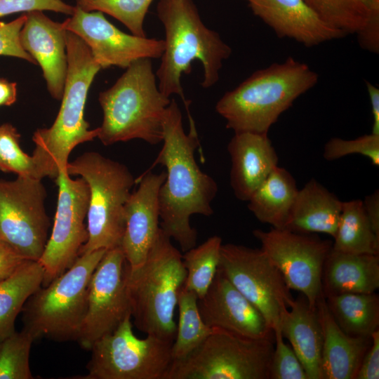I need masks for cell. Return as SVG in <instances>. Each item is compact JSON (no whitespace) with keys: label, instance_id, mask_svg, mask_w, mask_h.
<instances>
[{"label":"cell","instance_id":"obj_1","mask_svg":"<svg viewBox=\"0 0 379 379\" xmlns=\"http://www.w3.org/2000/svg\"><path fill=\"white\" fill-rule=\"evenodd\" d=\"M163 147L153 165L166 168V180L159 193L161 229L173 239L185 253L196 246L197 232L190 225L194 214L210 216L211 204L218 191L215 180L203 172L194 158L199 147L196 126L188 133L182 126L181 110L175 99L164 119Z\"/></svg>","mask_w":379,"mask_h":379},{"label":"cell","instance_id":"obj_2","mask_svg":"<svg viewBox=\"0 0 379 379\" xmlns=\"http://www.w3.org/2000/svg\"><path fill=\"white\" fill-rule=\"evenodd\" d=\"M157 12L165 29V48L155 73L158 87L166 97L178 95L192 119L190 101L181 85L182 74H190L192 61L199 60L204 68L202 87L213 86L232 48L218 32L204 24L192 0H159Z\"/></svg>","mask_w":379,"mask_h":379},{"label":"cell","instance_id":"obj_3","mask_svg":"<svg viewBox=\"0 0 379 379\" xmlns=\"http://www.w3.org/2000/svg\"><path fill=\"white\" fill-rule=\"evenodd\" d=\"M319 76L292 57L254 72L215 105L234 133L268 134L270 127L301 95L314 87Z\"/></svg>","mask_w":379,"mask_h":379},{"label":"cell","instance_id":"obj_4","mask_svg":"<svg viewBox=\"0 0 379 379\" xmlns=\"http://www.w3.org/2000/svg\"><path fill=\"white\" fill-rule=\"evenodd\" d=\"M66 46L68 67L59 112L51 127L37 129L32 137V156L44 177L54 179L66 169L72 149L98 134V127L90 129L84 115L88 91L102 68L84 41L67 30Z\"/></svg>","mask_w":379,"mask_h":379},{"label":"cell","instance_id":"obj_5","mask_svg":"<svg viewBox=\"0 0 379 379\" xmlns=\"http://www.w3.org/2000/svg\"><path fill=\"white\" fill-rule=\"evenodd\" d=\"M109 88L100 93L103 119L97 138L104 145L140 139L163 141L164 119L171 102L159 90L151 59L132 62Z\"/></svg>","mask_w":379,"mask_h":379},{"label":"cell","instance_id":"obj_6","mask_svg":"<svg viewBox=\"0 0 379 379\" xmlns=\"http://www.w3.org/2000/svg\"><path fill=\"white\" fill-rule=\"evenodd\" d=\"M171 240L159 227L143 263L131 267L127 262L126 282L135 327L147 335L173 342L175 309L187 271L182 255Z\"/></svg>","mask_w":379,"mask_h":379},{"label":"cell","instance_id":"obj_7","mask_svg":"<svg viewBox=\"0 0 379 379\" xmlns=\"http://www.w3.org/2000/svg\"><path fill=\"white\" fill-rule=\"evenodd\" d=\"M69 175H79L88 184V237L80 254L120 247L126 221L125 205L136 179L124 164L96 152H87L68 162Z\"/></svg>","mask_w":379,"mask_h":379},{"label":"cell","instance_id":"obj_8","mask_svg":"<svg viewBox=\"0 0 379 379\" xmlns=\"http://www.w3.org/2000/svg\"><path fill=\"white\" fill-rule=\"evenodd\" d=\"M107 249L81 254L74 264L26 301L24 328L35 340H77L87 308L90 279Z\"/></svg>","mask_w":379,"mask_h":379},{"label":"cell","instance_id":"obj_9","mask_svg":"<svg viewBox=\"0 0 379 379\" xmlns=\"http://www.w3.org/2000/svg\"><path fill=\"white\" fill-rule=\"evenodd\" d=\"M274 339H254L214 328L166 379H270Z\"/></svg>","mask_w":379,"mask_h":379},{"label":"cell","instance_id":"obj_10","mask_svg":"<svg viewBox=\"0 0 379 379\" xmlns=\"http://www.w3.org/2000/svg\"><path fill=\"white\" fill-rule=\"evenodd\" d=\"M128 316L91 348L88 373L80 379H166L173 362V342L147 335L138 338Z\"/></svg>","mask_w":379,"mask_h":379},{"label":"cell","instance_id":"obj_11","mask_svg":"<svg viewBox=\"0 0 379 379\" xmlns=\"http://www.w3.org/2000/svg\"><path fill=\"white\" fill-rule=\"evenodd\" d=\"M218 270L259 310L273 331L294 298L284 277L261 249L222 244Z\"/></svg>","mask_w":379,"mask_h":379},{"label":"cell","instance_id":"obj_12","mask_svg":"<svg viewBox=\"0 0 379 379\" xmlns=\"http://www.w3.org/2000/svg\"><path fill=\"white\" fill-rule=\"evenodd\" d=\"M46 197L42 180L0 179V239L29 260L40 259L49 237Z\"/></svg>","mask_w":379,"mask_h":379},{"label":"cell","instance_id":"obj_13","mask_svg":"<svg viewBox=\"0 0 379 379\" xmlns=\"http://www.w3.org/2000/svg\"><path fill=\"white\" fill-rule=\"evenodd\" d=\"M66 169L55 179L58 187L53 227L38 260L44 272L41 286L64 273L76 261L88 237L87 218L89 188L80 177L72 179Z\"/></svg>","mask_w":379,"mask_h":379},{"label":"cell","instance_id":"obj_14","mask_svg":"<svg viewBox=\"0 0 379 379\" xmlns=\"http://www.w3.org/2000/svg\"><path fill=\"white\" fill-rule=\"evenodd\" d=\"M253 234L281 272L288 287L300 292L309 305L315 307L322 293L323 268L333 242L286 229H256Z\"/></svg>","mask_w":379,"mask_h":379},{"label":"cell","instance_id":"obj_15","mask_svg":"<svg viewBox=\"0 0 379 379\" xmlns=\"http://www.w3.org/2000/svg\"><path fill=\"white\" fill-rule=\"evenodd\" d=\"M127 261L120 247L107 250L88 285L87 308L77 340L90 350L131 316L126 282Z\"/></svg>","mask_w":379,"mask_h":379},{"label":"cell","instance_id":"obj_16","mask_svg":"<svg viewBox=\"0 0 379 379\" xmlns=\"http://www.w3.org/2000/svg\"><path fill=\"white\" fill-rule=\"evenodd\" d=\"M62 24L84 41L102 69L127 68L139 59L161 58L164 51V39L124 33L100 11L88 12L76 6L74 13Z\"/></svg>","mask_w":379,"mask_h":379},{"label":"cell","instance_id":"obj_17","mask_svg":"<svg viewBox=\"0 0 379 379\" xmlns=\"http://www.w3.org/2000/svg\"><path fill=\"white\" fill-rule=\"evenodd\" d=\"M199 313L206 324L254 339H274L259 310L218 269L204 296L198 299Z\"/></svg>","mask_w":379,"mask_h":379},{"label":"cell","instance_id":"obj_18","mask_svg":"<svg viewBox=\"0 0 379 379\" xmlns=\"http://www.w3.org/2000/svg\"><path fill=\"white\" fill-rule=\"evenodd\" d=\"M165 171L142 174L138 189L131 192L124 208L126 227L120 248L131 267L141 265L159 229V190Z\"/></svg>","mask_w":379,"mask_h":379},{"label":"cell","instance_id":"obj_19","mask_svg":"<svg viewBox=\"0 0 379 379\" xmlns=\"http://www.w3.org/2000/svg\"><path fill=\"white\" fill-rule=\"evenodd\" d=\"M20 32V44L43 72L47 88L55 100H61L67 73L66 29L42 11L25 13Z\"/></svg>","mask_w":379,"mask_h":379},{"label":"cell","instance_id":"obj_20","mask_svg":"<svg viewBox=\"0 0 379 379\" xmlns=\"http://www.w3.org/2000/svg\"><path fill=\"white\" fill-rule=\"evenodd\" d=\"M279 38L312 47L347 34L325 22L304 0H244Z\"/></svg>","mask_w":379,"mask_h":379},{"label":"cell","instance_id":"obj_21","mask_svg":"<svg viewBox=\"0 0 379 379\" xmlns=\"http://www.w3.org/2000/svg\"><path fill=\"white\" fill-rule=\"evenodd\" d=\"M231 158L230 185L239 200L248 201L278 166V155L268 134L234 133L227 145Z\"/></svg>","mask_w":379,"mask_h":379},{"label":"cell","instance_id":"obj_22","mask_svg":"<svg viewBox=\"0 0 379 379\" xmlns=\"http://www.w3.org/2000/svg\"><path fill=\"white\" fill-rule=\"evenodd\" d=\"M316 308L323 337L322 379H355L371 338L345 333L330 312L323 293L317 301Z\"/></svg>","mask_w":379,"mask_h":379},{"label":"cell","instance_id":"obj_23","mask_svg":"<svg viewBox=\"0 0 379 379\" xmlns=\"http://www.w3.org/2000/svg\"><path fill=\"white\" fill-rule=\"evenodd\" d=\"M378 288L379 255L347 253L331 248L322 272L324 296L372 293Z\"/></svg>","mask_w":379,"mask_h":379},{"label":"cell","instance_id":"obj_24","mask_svg":"<svg viewBox=\"0 0 379 379\" xmlns=\"http://www.w3.org/2000/svg\"><path fill=\"white\" fill-rule=\"evenodd\" d=\"M303 366L308 379H322L323 337L317 308L302 295L284 313L279 327Z\"/></svg>","mask_w":379,"mask_h":379},{"label":"cell","instance_id":"obj_25","mask_svg":"<svg viewBox=\"0 0 379 379\" xmlns=\"http://www.w3.org/2000/svg\"><path fill=\"white\" fill-rule=\"evenodd\" d=\"M343 201L314 178L298 190L286 230L323 233L334 238Z\"/></svg>","mask_w":379,"mask_h":379},{"label":"cell","instance_id":"obj_26","mask_svg":"<svg viewBox=\"0 0 379 379\" xmlns=\"http://www.w3.org/2000/svg\"><path fill=\"white\" fill-rule=\"evenodd\" d=\"M298 191L293 176L277 166L252 194L248 208L260 222L285 229Z\"/></svg>","mask_w":379,"mask_h":379},{"label":"cell","instance_id":"obj_27","mask_svg":"<svg viewBox=\"0 0 379 379\" xmlns=\"http://www.w3.org/2000/svg\"><path fill=\"white\" fill-rule=\"evenodd\" d=\"M44 276L39 261L27 260L11 275L0 279V341L15 331L18 314L42 286Z\"/></svg>","mask_w":379,"mask_h":379},{"label":"cell","instance_id":"obj_28","mask_svg":"<svg viewBox=\"0 0 379 379\" xmlns=\"http://www.w3.org/2000/svg\"><path fill=\"white\" fill-rule=\"evenodd\" d=\"M340 328L352 336L371 338L379 327V297L372 293H342L324 296Z\"/></svg>","mask_w":379,"mask_h":379},{"label":"cell","instance_id":"obj_29","mask_svg":"<svg viewBox=\"0 0 379 379\" xmlns=\"http://www.w3.org/2000/svg\"><path fill=\"white\" fill-rule=\"evenodd\" d=\"M332 248L354 254L379 255V239L371 226L363 201H343Z\"/></svg>","mask_w":379,"mask_h":379},{"label":"cell","instance_id":"obj_30","mask_svg":"<svg viewBox=\"0 0 379 379\" xmlns=\"http://www.w3.org/2000/svg\"><path fill=\"white\" fill-rule=\"evenodd\" d=\"M331 27L347 34H357L368 23L379 20V0H304Z\"/></svg>","mask_w":379,"mask_h":379},{"label":"cell","instance_id":"obj_31","mask_svg":"<svg viewBox=\"0 0 379 379\" xmlns=\"http://www.w3.org/2000/svg\"><path fill=\"white\" fill-rule=\"evenodd\" d=\"M177 305L179 320L171 347L173 361L189 356L214 330L203 320L198 307V297L194 293L182 287Z\"/></svg>","mask_w":379,"mask_h":379},{"label":"cell","instance_id":"obj_32","mask_svg":"<svg viewBox=\"0 0 379 379\" xmlns=\"http://www.w3.org/2000/svg\"><path fill=\"white\" fill-rule=\"evenodd\" d=\"M222 244V239L214 235L182 255L187 271L183 287L194 293L198 299L204 296L215 277Z\"/></svg>","mask_w":379,"mask_h":379},{"label":"cell","instance_id":"obj_33","mask_svg":"<svg viewBox=\"0 0 379 379\" xmlns=\"http://www.w3.org/2000/svg\"><path fill=\"white\" fill-rule=\"evenodd\" d=\"M33 335L23 328L0 341V379H32L29 354Z\"/></svg>","mask_w":379,"mask_h":379},{"label":"cell","instance_id":"obj_34","mask_svg":"<svg viewBox=\"0 0 379 379\" xmlns=\"http://www.w3.org/2000/svg\"><path fill=\"white\" fill-rule=\"evenodd\" d=\"M153 0H76L85 11H100L123 23L138 36L146 37L144 21Z\"/></svg>","mask_w":379,"mask_h":379},{"label":"cell","instance_id":"obj_35","mask_svg":"<svg viewBox=\"0 0 379 379\" xmlns=\"http://www.w3.org/2000/svg\"><path fill=\"white\" fill-rule=\"evenodd\" d=\"M20 139V135L13 125L0 126V170L42 180L44 177L35 159L22 149Z\"/></svg>","mask_w":379,"mask_h":379},{"label":"cell","instance_id":"obj_36","mask_svg":"<svg viewBox=\"0 0 379 379\" xmlns=\"http://www.w3.org/2000/svg\"><path fill=\"white\" fill-rule=\"evenodd\" d=\"M353 154H361L378 166L379 135L371 133L352 140L332 138L324 145L323 157L333 161Z\"/></svg>","mask_w":379,"mask_h":379},{"label":"cell","instance_id":"obj_37","mask_svg":"<svg viewBox=\"0 0 379 379\" xmlns=\"http://www.w3.org/2000/svg\"><path fill=\"white\" fill-rule=\"evenodd\" d=\"M274 335L270 379H308L293 350L284 342L280 328L274 330Z\"/></svg>","mask_w":379,"mask_h":379},{"label":"cell","instance_id":"obj_38","mask_svg":"<svg viewBox=\"0 0 379 379\" xmlns=\"http://www.w3.org/2000/svg\"><path fill=\"white\" fill-rule=\"evenodd\" d=\"M25 19V13L9 22H0V56L18 58L37 65L36 60L24 50L20 44V32Z\"/></svg>","mask_w":379,"mask_h":379},{"label":"cell","instance_id":"obj_39","mask_svg":"<svg viewBox=\"0 0 379 379\" xmlns=\"http://www.w3.org/2000/svg\"><path fill=\"white\" fill-rule=\"evenodd\" d=\"M75 8L62 0H0V18L35 11H51L72 15Z\"/></svg>","mask_w":379,"mask_h":379},{"label":"cell","instance_id":"obj_40","mask_svg":"<svg viewBox=\"0 0 379 379\" xmlns=\"http://www.w3.org/2000/svg\"><path fill=\"white\" fill-rule=\"evenodd\" d=\"M379 378V330L371 335V343L359 367L355 379Z\"/></svg>","mask_w":379,"mask_h":379},{"label":"cell","instance_id":"obj_41","mask_svg":"<svg viewBox=\"0 0 379 379\" xmlns=\"http://www.w3.org/2000/svg\"><path fill=\"white\" fill-rule=\"evenodd\" d=\"M27 260L0 239V279L11 275Z\"/></svg>","mask_w":379,"mask_h":379},{"label":"cell","instance_id":"obj_42","mask_svg":"<svg viewBox=\"0 0 379 379\" xmlns=\"http://www.w3.org/2000/svg\"><path fill=\"white\" fill-rule=\"evenodd\" d=\"M364 207L375 237L379 239V191L365 197Z\"/></svg>","mask_w":379,"mask_h":379},{"label":"cell","instance_id":"obj_43","mask_svg":"<svg viewBox=\"0 0 379 379\" xmlns=\"http://www.w3.org/2000/svg\"><path fill=\"white\" fill-rule=\"evenodd\" d=\"M366 84L373 115L371 133L379 135V88L368 81H366Z\"/></svg>","mask_w":379,"mask_h":379},{"label":"cell","instance_id":"obj_44","mask_svg":"<svg viewBox=\"0 0 379 379\" xmlns=\"http://www.w3.org/2000/svg\"><path fill=\"white\" fill-rule=\"evenodd\" d=\"M17 99V84L0 78V107L10 106Z\"/></svg>","mask_w":379,"mask_h":379}]
</instances>
